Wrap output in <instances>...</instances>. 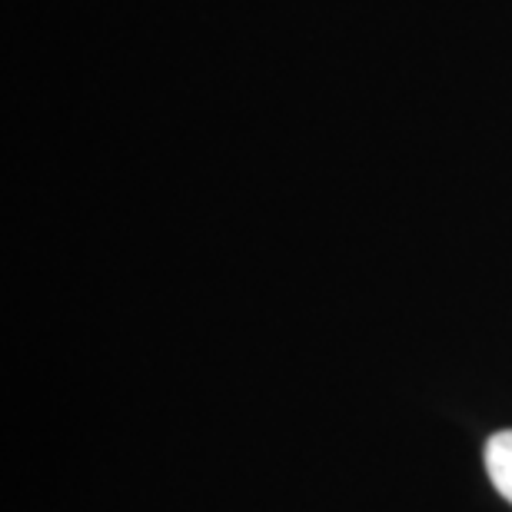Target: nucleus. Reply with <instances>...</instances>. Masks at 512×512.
<instances>
[{"label":"nucleus","mask_w":512,"mask_h":512,"mask_svg":"<svg viewBox=\"0 0 512 512\" xmlns=\"http://www.w3.org/2000/svg\"><path fill=\"white\" fill-rule=\"evenodd\" d=\"M486 473L489 483L496 486V493L512 506V429L486 439Z\"/></svg>","instance_id":"nucleus-1"}]
</instances>
